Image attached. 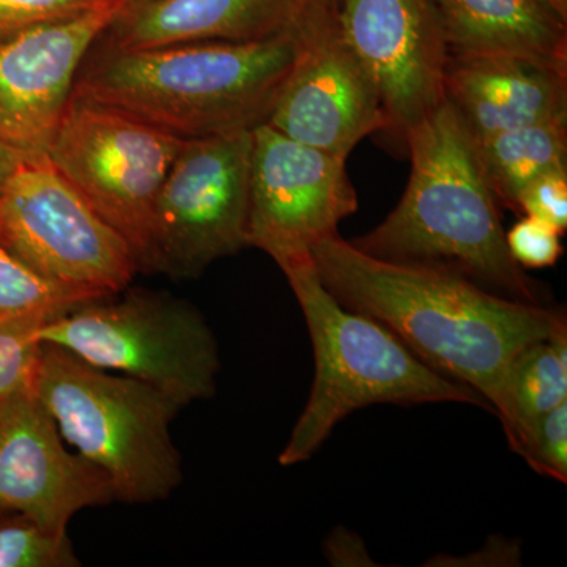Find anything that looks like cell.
<instances>
[{
	"label": "cell",
	"instance_id": "6da1fadb",
	"mask_svg": "<svg viewBox=\"0 0 567 567\" xmlns=\"http://www.w3.org/2000/svg\"><path fill=\"white\" fill-rule=\"evenodd\" d=\"M320 281L347 309L382 323L498 413L507 369L525 347L567 330L566 312L488 292L461 276L383 262L339 234L311 249Z\"/></svg>",
	"mask_w": 567,
	"mask_h": 567
},
{
	"label": "cell",
	"instance_id": "7a4b0ae2",
	"mask_svg": "<svg viewBox=\"0 0 567 567\" xmlns=\"http://www.w3.org/2000/svg\"><path fill=\"white\" fill-rule=\"evenodd\" d=\"M405 148L412 169L401 200L350 244L383 262L445 271L511 300L548 306L546 287L507 249L502 207L481 173L475 141L446 100L410 133Z\"/></svg>",
	"mask_w": 567,
	"mask_h": 567
},
{
	"label": "cell",
	"instance_id": "3957f363",
	"mask_svg": "<svg viewBox=\"0 0 567 567\" xmlns=\"http://www.w3.org/2000/svg\"><path fill=\"white\" fill-rule=\"evenodd\" d=\"M295 58V24L254 43L117 51L93 44L71 96L183 137L251 132L267 122Z\"/></svg>",
	"mask_w": 567,
	"mask_h": 567
},
{
	"label": "cell",
	"instance_id": "277c9868",
	"mask_svg": "<svg viewBox=\"0 0 567 567\" xmlns=\"http://www.w3.org/2000/svg\"><path fill=\"white\" fill-rule=\"evenodd\" d=\"M282 274L303 311L316 357L311 394L279 456L282 466L309 461L336 425L363 406L458 402L492 412L475 390L425 364L382 323L339 303L312 257L287 265Z\"/></svg>",
	"mask_w": 567,
	"mask_h": 567
},
{
	"label": "cell",
	"instance_id": "5b68a950",
	"mask_svg": "<svg viewBox=\"0 0 567 567\" xmlns=\"http://www.w3.org/2000/svg\"><path fill=\"white\" fill-rule=\"evenodd\" d=\"M35 391L63 439L110 480L117 502H163L181 487L171 425L183 405L171 395L44 342Z\"/></svg>",
	"mask_w": 567,
	"mask_h": 567
},
{
	"label": "cell",
	"instance_id": "8992f818",
	"mask_svg": "<svg viewBox=\"0 0 567 567\" xmlns=\"http://www.w3.org/2000/svg\"><path fill=\"white\" fill-rule=\"evenodd\" d=\"M106 298L47 320L41 342L141 380L183 406L215 395L221 371L218 342L193 305L142 289L118 300Z\"/></svg>",
	"mask_w": 567,
	"mask_h": 567
},
{
	"label": "cell",
	"instance_id": "52a82bcc",
	"mask_svg": "<svg viewBox=\"0 0 567 567\" xmlns=\"http://www.w3.org/2000/svg\"><path fill=\"white\" fill-rule=\"evenodd\" d=\"M0 241L85 300L114 297L140 271L132 246L50 162L24 155L0 188Z\"/></svg>",
	"mask_w": 567,
	"mask_h": 567
},
{
	"label": "cell",
	"instance_id": "ba28073f",
	"mask_svg": "<svg viewBox=\"0 0 567 567\" xmlns=\"http://www.w3.org/2000/svg\"><path fill=\"white\" fill-rule=\"evenodd\" d=\"M251 132L186 140L153 205L140 271L197 278L248 248Z\"/></svg>",
	"mask_w": 567,
	"mask_h": 567
},
{
	"label": "cell",
	"instance_id": "9c48e42d",
	"mask_svg": "<svg viewBox=\"0 0 567 567\" xmlns=\"http://www.w3.org/2000/svg\"><path fill=\"white\" fill-rule=\"evenodd\" d=\"M186 140L71 96L47 156L132 246L137 267L153 205Z\"/></svg>",
	"mask_w": 567,
	"mask_h": 567
},
{
	"label": "cell",
	"instance_id": "30bf717a",
	"mask_svg": "<svg viewBox=\"0 0 567 567\" xmlns=\"http://www.w3.org/2000/svg\"><path fill=\"white\" fill-rule=\"evenodd\" d=\"M265 123L344 159L369 134L385 130L374 76L346 40L334 7L306 2L295 22L292 66Z\"/></svg>",
	"mask_w": 567,
	"mask_h": 567
},
{
	"label": "cell",
	"instance_id": "8fae6325",
	"mask_svg": "<svg viewBox=\"0 0 567 567\" xmlns=\"http://www.w3.org/2000/svg\"><path fill=\"white\" fill-rule=\"evenodd\" d=\"M358 210L347 159L301 144L268 123L252 130L248 246L278 267L311 257Z\"/></svg>",
	"mask_w": 567,
	"mask_h": 567
},
{
	"label": "cell",
	"instance_id": "7c38bea8",
	"mask_svg": "<svg viewBox=\"0 0 567 567\" xmlns=\"http://www.w3.org/2000/svg\"><path fill=\"white\" fill-rule=\"evenodd\" d=\"M339 24L382 99L395 144L445 102L450 48L432 0H342Z\"/></svg>",
	"mask_w": 567,
	"mask_h": 567
},
{
	"label": "cell",
	"instance_id": "4fadbf2b",
	"mask_svg": "<svg viewBox=\"0 0 567 567\" xmlns=\"http://www.w3.org/2000/svg\"><path fill=\"white\" fill-rule=\"evenodd\" d=\"M114 499L102 470L63 445L35 385L0 399V513L20 514L48 532L69 535L78 513Z\"/></svg>",
	"mask_w": 567,
	"mask_h": 567
},
{
	"label": "cell",
	"instance_id": "5bb4252c",
	"mask_svg": "<svg viewBox=\"0 0 567 567\" xmlns=\"http://www.w3.org/2000/svg\"><path fill=\"white\" fill-rule=\"evenodd\" d=\"M126 2L0 39V144L47 153L82 62Z\"/></svg>",
	"mask_w": 567,
	"mask_h": 567
},
{
	"label": "cell",
	"instance_id": "9a60e30c",
	"mask_svg": "<svg viewBox=\"0 0 567 567\" xmlns=\"http://www.w3.org/2000/svg\"><path fill=\"white\" fill-rule=\"evenodd\" d=\"M308 0H128L95 44L134 51L254 43L293 28Z\"/></svg>",
	"mask_w": 567,
	"mask_h": 567
},
{
	"label": "cell",
	"instance_id": "2e32d148",
	"mask_svg": "<svg viewBox=\"0 0 567 567\" xmlns=\"http://www.w3.org/2000/svg\"><path fill=\"white\" fill-rule=\"evenodd\" d=\"M445 100L473 140L567 115V71L524 59L451 58Z\"/></svg>",
	"mask_w": 567,
	"mask_h": 567
},
{
	"label": "cell",
	"instance_id": "e0dca14e",
	"mask_svg": "<svg viewBox=\"0 0 567 567\" xmlns=\"http://www.w3.org/2000/svg\"><path fill=\"white\" fill-rule=\"evenodd\" d=\"M451 58L503 55L567 71V20L547 0H432Z\"/></svg>",
	"mask_w": 567,
	"mask_h": 567
},
{
	"label": "cell",
	"instance_id": "ac0fdd59",
	"mask_svg": "<svg viewBox=\"0 0 567 567\" xmlns=\"http://www.w3.org/2000/svg\"><path fill=\"white\" fill-rule=\"evenodd\" d=\"M475 147L481 173L496 203L517 213L520 194L529 183L567 166V115L475 141Z\"/></svg>",
	"mask_w": 567,
	"mask_h": 567
},
{
	"label": "cell",
	"instance_id": "d6986e66",
	"mask_svg": "<svg viewBox=\"0 0 567 567\" xmlns=\"http://www.w3.org/2000/svg\"><path fill=\"white\" fill-rule=\"evenodd\" d=\"M567 402V330L533 342L514 358L496 416L518 453L529 425Z\"/></svg>",
	"mask_w": 567,
	"mask_h": 567
},
{
	"label": "cell",
	"instance_id": "ffe728a7",
	"mask_svg": "<svg viewBox=\"0 0 567 567\" xmlns=\"http://www.w3.org/2000/svg\"><path fill=\"white\" fill-rule=\"evenodd\" d=\"M81 295L41 278L0 241V322L18 317H58L87 303Z\"/></svg>",
	"mask_w": 567,
	"mask_h": 567
},
{
	"label": "cell",
	"instance_id": "44dd1931",
	"mask_svg": "<svg viewBox=\"0 0 567 567\" xmlns=\"http://www.w3.org/2000/svg\"><path fill=\"white\" fill-rule=\"evenodd\" d=\"M0 516V567H78L69 535L41 528L35 522L11 514Z\"/></svg>",
	"mask_w": 567,
	"mask_h": 567
},
{
	"label": "cell",
	"instance_id": "7402d4cb",
	"mask_svg": "<svg viewBox=\"0 0 567 567\" xmlns=\"http://www.w3.org/2000/svg\"><path fill=\"white\" fill-rule=\"evenodd\" d=\"M54 317L28 316L0 322V399L35 385L43 342L40 328Z\"/></svg>",
	"mask_w": 567,
	"mask_h": 567
},
{
	"label": "cell",
	"instance_id": "603a6c76",
	"mask_svg": "<svg viewBox=\"0 0 567 567\" xmlns=\"http://www.w3.org/2000/svg\"><path fill=\"white\" fill-rule=\"evenodd\" d=\"M517 454L536 473L567 483V402L529 425Z\"/></svg>",
	"mask_w": 567,
	"mask_h": 567
},
{
	"label": "cell",
	"instance_id": "cb8c5ba5",
	"mask_svg": "<svg viewBox=\"0 0 567 567\" xmlns=\"http://www.w3.org/2000/svg\"><path fill=\"white\" fill-rule=\"evenodd\" d=\"M118 0H0V39L81 17Z\"/></svg>",
	"mask_w": 567,
	"mask_h": 567
},
{
	"label": "cell",
	"instance_id": "d4e9b609",
	"mask_svg": "<svg viewBox=\"0 0 567 567\" xmlns=\"http://www.w3.org/2000/svg\"><path fill=\"white\" fill-rule=\"evenodd\" d=\"M506 245L524 270L554 267L565 252L561 234L555 227L525 215L507 230Z\"/></svg>",
	"mask_w": 567,
	"mask_h": 567
},
{
	"label": "cell",
	"instance_id": "484cf974",
	"mask_svg": "<svg viewBox=\"0 0 567 567\" xmlns=\"http://www.w3.org/2000/svg\"><path fill=\"white\" fill-rule=\"evenodd\" d=\"M517 215L550 224L559 234L567 229V166L557 167L529 183L518 199Z\"/></svg>",
	"mask_w": 567,
	"mask_h": 567
},
{
	"label": "cell",
	"instance_id": "4316f807",
	"mask_svg": "<svg viewBox=\"0 0 567 567\" xmlns=\"http://www.w3.org/2000/svg\"><path fill=\"white\" fill-rule=\"evenodd\" d=\"M327 557L336 566H371L360 537L344 528H338L324 544Z\"/></svg>",
	"mask_w": 567,
	"mask_h": 567
},
{
	"label": "cell",
	"instance_id": "83f0119b",
	"mask_svg": "<svg viewBox=\"0 0 567 567\" xmlns=\"http://www.w3.org/2000/svg\"><path fill=\"white\" fill-rule=\"evenodd\" d=\"M22 156H24V153L13 151V148L0 144V188L9 178V175L13 173L17 164L21 162Z\"/></svg>",
	"mask_w": 567,
	"mask_h": 567
},
{
	"label": "cell",
	"instance_id": "f1b7e54d",
	"mask_svg": "<svg viewBox=\"0 0 567 567\" xmlns=\"http://www.w3.org/2000/svg\"><path fill=\"white\" fill-rule=\"evenodd\" d=\"M547 2L567 20V0H547Z\"/></svg>",
	"mask_w": 567,
	"mask_h": 567
},
{
	"label": "cell",
	"instance_id": "f546056e",
	"mask_svg": "<svg viewBox=\"0 0 567 567\" xmlns=\"http://www.w3.org/2000/svg\"><path fill=\"white\" fill-rule=\"evenodd\" d=\"M320 2L327 3V6L334 7V9H341L342 0H320Z\"/></svg>",
	"mask_w": 567,
	"mask_h": 567
},
{
	"label": "cell",
	"instance_id": "4dcf8cb0",
	"mask_svg": "<svg viewBox=\"0 0 567 567\" xmlns=\"http://www.w3.org/2000/svg\"><path fill=\"white\" fill-rule=\"evenodd\" d=\"M3 513H0V516H2Z\"/></svg>",
	"mask_w": 567,
	"mask_h": 567
}]
</instances>
